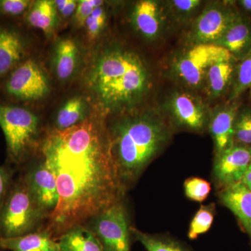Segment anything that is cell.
<instances>
[{"instance_id": "obj_25", "label": "cell", "mask_w": 251, "mask_h": 251, "mask_svg": "<svg viewBox=\"0 0 251 251\" xmlns=\"http://www.w3.org/2000/svg\"><path fill=\"white\" fill-rule=\"evenodd\" d=\"M216 215L215 203L201 205L190 223L187 236L190 240H196L209 232Z\"/></svg>"}, {"instance_id": "obj_6", "label": "cell", "mask_w": 251, "mask_h": 251, "mask_svg": "<svg viewBox=\"0 0 251 251\" xmlns=\"http://www.w3.org/2000/svg\"><path fill=\"white\" fill-rule=\"evenodd\" d=\"M233 59L232 54L221 46L194 44L175 56L171 63V75L186 88L202 90L208 69L216 63Z\"/></svg>"}, {"instance_id": "obj_18", "label": "cell", "mask_w": 251, "mask_h": 251, "mask_svg": "<svg viewBox=\"0 0 251 251\" xmlns=\"http://www.w3.org/2000/svg\"><path fill=\"white\" fill-rule=\"evenodd\" d=\"M232 60L216 63L208 69L202 90L211 100L221 97L228 88L234 74Z\"/></svg>"}, {"instance_id": "obj_3", "label": "cell", "mask_w": 251, "mask_h": 251, "mask_svg": "<svg viewBox=\"0 0 251 251\" xmlns=\"http://www.w3.org/2000/svg\"><path fill=\"white\" fill-rule=\"evenodd\" d=\"M89 85L104 108L128 111L140 103L151 88V75L141 58L123 48H110L96 60Z\"/></svg>"}, {"instance_id": "obj_22", "label": "cell", "mask_w": 251, "mask_h": 251, "mask_svg": "<svg viewBox=\"0 0 251 251\" xmlns=\"http://www.w3.org/2000/svg\"><path fill=\"white\" fill-rule=\"evenodd\" d=\"M78 56V49L72 39L59 41L54 50V67L56 75L61 80L72 77L75 72Z\"/></svg>"}, {"instance_id": "obj_16", "label": "cell", "mask_w": 251, "mask_h": 251, "mask_svg": "<svg viewBox=\"0 0 251 251\" xmlns=\"http://www.w3.org/2000/svg\"><path fill=\"white\" fill-rule=\"evenodd\" d=\"M219 202L237 218L251 243V191L242 182L219 191Z\"/></svg>"}, {"instance_id": "obj_34", "label": "cell", "mask_w": 251, "mask_h": 251, "mask_svg": "<svg viewBox=\"0 0 251 251\" xmlns=\"http://www.w3.org/2000/svg\"><path fill=\"white\" fill-rule=\"evenodd\" d=\"M57 12L64 18H69L76 11L78 1L75 0H57L54 1Z\"/></svg>"}, {"instance_id": "obj_12", "label": "cell", "mask_w": 251, "mask_h": 251, "mask_svg": "<svg viewBox=\"0 0 251 251\" xmlns=\"http://www.w3.org/2000/svg\"><path fill=\"white\" fill-rule=\"evenodd\" d=\"M21 176L41 210L49 219L57 208L59 198L53 173L41 158L40 161L25 168Z\"/></svg>"}, {"instance_id": "obj_37", "label": "cell", "mask_w": 251, "mask_h": 251, "mask_svg": "<svg viewBox=\"0 0 251 251\" xmlns=\"http://www.w3.org/2000/svg\"><path fill=\"white\" fill-rule=\"evenodd\" d=\"M4 251V250H2V249H1V248H0V251Z\"/></svg>"}, {"instance_id": "obj_23", "label": "cell", "mask_w": 251, "mask_h": 251, "mask_svg": "<svg viewBox=\"0 0 251 251\" xmlns=\"http://www.w3.org/2000/svg\"><path fill=\"white\" fill-rule=\"evenodd\" d=\"M251 44L250 26L239 18L214 44L227 50L234 57L243 53Z\"/></svg>"}, {"instance_id": "obj_21", "label": "cell", "mask_w": 251, "mask_h": 251, "mask_svg": "<svg viewBox=\"0 0 251 251\" xmlns=\"http://www.w3.org/2000/svg\"><path fill=\"white\" fill-rule=\"evenodd\" d=\"M57 11L54 1L39 0L31 4L25 15L26 22L45 34H50L57 23Z\"/></svg>"}, {"instance_id": "obj_15", "label": "cell", "mask_w": 251, "mask_h": 251, "mask_svg": "<svg viewBox=\"0 0 251 251\" xmlns=\"http://www.w3.org/2000/svg\"><path fill=\"white\" fill-rule=\"evenodd\" d=\"M237 107L224 105L211 112L209 128L214 145V155L219 156L234 144V124Z\"/></svg>"}, {"instance_id": "obj_5", "label": "cell", "mask_w": 251, "mask_h": 251, "mask_svg": "<svg viewBox=\"0 0 251 251\" xmlns=\"http://www.w3.org/2000/svg\"><path fill=\"white\" fill-rule=\"evenodd\" d=\"M0 127L6 140L8 161L18 168L24 166L36 150L37 115L21 105L0 102Z\"/></svg>"}, {"instance_id": "obj_13", "label": "cell", "mask_w": 251, "mask_h": 251, "mask_svg": "<svg viewBox=\"0 0 251 251\" xmlns=\"http://www.w3.org/2000/svg\"><path fill=\"white\" fill-rule=\"evenodd\" d=\"M169 18L166 4L155 0L137 1L130 14L133 27L150 41L157 40L163 35Z\"/></svg>"}, {"instance_id": "obj_36", "label": "cell", "mask_w": 251, "mask_h": 251, "mask_svg": "<svg viewBox=\"0 0 251 251\" xmlns=\"http://www.w3.org/2000/svg\"><path fill=\"white\" fill-rule=\"evenodd\" d=\"M239 2L244 9L251 11V0H242Z\"/></svg>"}, {"instance_id": "obj_9", "label": "cell", "mask_w": 251, "mask_h": 251, "mask_svg": "<svg viewBox=\"0 0 251 251\" xmlns=\"http://www.w3.org/2000/svg\"><path fill=\"white\" fill-rule=\"evenodd\" d=\"M240 16L229 4L213 1L203 8L188 31L191 45L213 44L219 41Z\"/></svg>"}, {"instance_id": "obj_38", "label": "cell", "mask_w": 251, "mask_h": 251, "mask_svg": "<svg viewBox=\"0 0 251 251\" xmlns=\"http://www.w3.org/2000/svg\"></svg>"}, {"instance_id": "obj_4", "label": "cell", "mask_w": 251, "mask_h": 251, "mask_svg": "<svg viewBox=\"0 0 251 251\" xmlns=\"http://www.w3.org/2000/svg\"><path fill=\"white\" fill-rule=\"evenodd\" d=\"M47 217L23 176L14 181L0 209V238H14L40 230Z\"/></svg>"}, {"instance_id": "obj_20", "label": "cell", "mask_w": 251, "mask_h": 251, "mask_svg": "<svg viewBox=\"0 0 251 251\" xmlns=\"http://www.w3.org/2000/svg\"><path fill=\"white\" fill-rule=\"evenodd\" d=\"M132 237L147 251H193L186 243L167 234H149L130 227Z\"/></svg>"}, {"instance_id": "obj_14", "label": "cell", "mask_w": 251, "mask_h": 251, "mask_svg": "<svg viewBox=\"0 0 251 251\" xmlns=\"http://www.w3.org/2000/svg\"><path fill=\"white\" fill-rule=\"evenodd\" d=\"M27 46L21 31L0 23V82L25 60Z\"/></svg>"}, {"instance_id": "obj_19", "label": "cell", "mask_w": 251, "mask_h": 251, "mask_svg": "<svg viewBox=\"0 0 251 251\" xmlns=\"http://www.w3.org/2000/svg\"><path fill=\"white\" fill-rule=\"evenodd\" d=\"M57 241L62 251H104L99 239L85 225L69 229Z\"/></svg>"}, {"instance_id": "obj_7", "label": "cell", "mask_w": 251, "mask_h": 251, "mask_svg": "<svg viewBox=\"0 0 251 251\" xmlns=\"http://www.w3.org/2000/svg\"><path fill=\"white\" fill-rule=\"evenodd\" d=\"M85 225L99 239L104 251H131V226L124 199L100 211Z\"/></svg>"}, {"instance_id": "obj_29", "label": "cell", "mask_w": 251, "mask_h": 251, "mask_svg": "<svg viewBox=\"0 0 251 251\" xmlns=\"http://www.w3.org/2000/svg\"><path fill=\"white\" fill-rule=\"evenodd\" d=\"M251 146V111L241 113L234 124V143Z\"/></svg>"}, {"instance_id": "obj_17", "label": "cell", "mask_w": 251, "mask_h": 251, "mask_svg": "<svg viewBox=\"0 0 251 251\" xmlns=\"http://www.w3.org/2000/svg\"><path fill=\"white\" fill-rule=\"evenodd\" d=\"M0 248L10 251H62L58 241L43 230L14 238H0Z\"/></svg>"}, {"instance_id": "obj_1", "label": "cell", "mask_w": 251, "mask_h": 251, "mask_svg": "<svg viewBox=\"0 0 251 251\" xmlns=\"http://www.w3.org/2000/svg\"><path fill=\"white\" fill-rule=\"evenodd\" d=\"M41 152L55 176L59 198L40 230L56 240L125 198L108 131L98 122L86 119L69 129L50 130Z\"/></svg>"}, {"instance_id": "obj_11", "label": "cell", "mask_w": 251, "mask_h": 251, "mask_svg": "<svg viewBox=\"0 0 251 251\" xmlns=\"http://www.w3.org/2000/svg\"><path fill=\"white\" fill-rule=\"evenodd\" d=\"M251 162V146L234 143L215 157L212 178L216 189L242 182Z\"/></svg>"}, {"instance_id": "obj_28", "label": "cell", "mask_w": 251, "mask_h": 251, "mask_svg": "<svg viewBox=\"0 0 251 251\" xmlns=\"http://www.w3.org/2000/svg\"><path fill=\"white\" fill-rule=\"evenodd\" d=\"M249 87H251V50L238 67L231 99L237 98Z\"/></svg>"}, {"instance_id": "obj_33", "label": "cell", "mask_w": 251, "mask_h": 251, "mask_svg": "<svg viewBox=\"0 0 251 251\" xmlns=\"http://www.w3.org/2000/svg\"><path fill=\"white\" fill-rule=\"evenodd\" d=\"M14 171L9 166H0V209L14 182Z\"/></svg>"}, {"instance_id": "obj_30", "label": "cell", "mask_w": 251, "mask_h": 251, "mask_svg": "<svg viewBox=\"0 0 251 251\" xmlns=\"http://www.w3.org/2000/svg\"><path fill=\"white\" fill-rule=\"evenodd\" d=\"M107 21V13L103 6L94 10L85 21V27L89 39L94 40L98 37L105 27Z\"/></svg>"}, {"instance_id": "obj_8", "label": "cell", "mask_w": 251, "mask_h": 251, "mask_svg": "<svg viewBox=\"0 0 251 251\" xmlns=\"http://www.w3.org/2000/svg\"><path fill=\"white\" fill-rule=\"evenodd\" d=\"M46 74L37 63L25 59L0 82V90L10 100L33 101L49 93Z\"/></svg>"}, {"instance_id": "obj_27", "label": "cell", "mask_w": 251, "mask_h": 251, "mask_svg": "<svg viewBox=\"0 0 251 251\" xmlns=\"http://www.w3.org/2000/svg\"><path fill=\"white\" fill-rule=\"evenodd\" d=\"M185 196L193 202L202 203L209 197L211 191V183L202 178L192 176L184 181Z\"/></svg>"}, {"instance_id": "obj_35", "label": "cell", "mask_w": 251, "mask_h": 251, "mask_svg": "<svg viewBox=\"0 0 251 251\" xmlns=\"http://www.w3.org/2000/svg\"><path fill=\"white\" fill-rule=\"evenodd\" d=\"M242 182L251 191V162L244 178H243Z\"/></svg>"}, {"instance_id": "obj_2", "label": "cell", "mask_w": 251, "mask_h": 251, "mask_svg": "<svg viewBox=\"0 0 251 251\" xmlns=\"http://www.w3.org/2000/svg\"><path fill=\"white\" fill-rule=\"evenodd\" d=\"M108 133L112 158L126 193L166 148L172 135L168 123L152 112L121 119Z\"/></svg>"}, {"instance_id": "obj_32", "label": "cell", "mask_w": 251, "mask_h": 251, "mask_svg": "<svg viewBox=\"0 0 251 251\" xmlns=\"http://www.w3.org/2000/svg\"><path fill=\"white\" fill-rule=\"evenodd\" d=\"M104 1L100 0H81L77 3L76 11L75 12V24L78 27L85 25V21L90 17L94 10L103 6Z\"/></svg>"}, {"instance_id": "obj_26", "label": "cell", "mask_w": 251, "mask_h": 251, "mask_svg": "<svg viewBox=\"0 0 251 251\" xmlns=\"http://www.w3.org/2000/svg\"><path fill=\"white\" fill-rule=\"evenodd\" d=\"M170 18L184 22L198 14L203 1L201 0H173L165 3Z\"/></svg>"}, {"instance_id": "obj_31", "label": "cell", "mask_w": 251, "mask_h": 251, "mask_svg": "<svg viewBox=\"0 0 251 251\" xmlns=\"http://www.w3.org/2000/svg\"><path fill=\"white\" fill-rule=\"evenodd\" d=\"M32 4L27 0H0V17L14 18L26 14Z\"/></svg>"}, {"instance_id": "obj_10", "label": "cell", "mask_w": 251, "mask_h": 251, "mask_svg": "<svg viewBox=\"0 0 251 251\" xmlns=\"http://www.w3.org/2000/svg\"><path fill=\"white\" fill-rule=\"evenodd\" d=\"M166 105L172 120L178 127L196 133L208 128L211 111L196 94L177 91L170 97Z\"/></svg>"}, {"instance_id": "obj_24", "label": "cell", "mask_w": 251, "mask_h": 251, "mask_svg": "<svg viewBox=\"0 0 251 251\" xmlns=\"http://www.w3.org/2000/svg\"><path fill=\"white\" fill-rule=\"evenodd\" d=\"M85 103L80 97L68 100L59 110L56 117L54 130H64L75 126L86 120Z\"/></svg>"}]
</instances>
